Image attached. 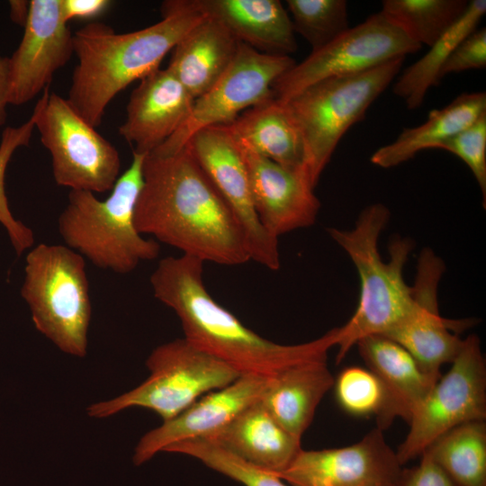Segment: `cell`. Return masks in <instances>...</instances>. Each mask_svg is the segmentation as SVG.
<instances>
[{
    "label": "cell",
    "mask_w": 486,
    "mask_h": 486,
    "mask_svg": "<svg viewBox=\"0 0 486 486\" xmlns=\"http://www.w3.org/2000/svg\"><path fill=\"white\" fill-rule=\"evenodd\" d=\"M339 405L356 416L378 415L384 403L381 382L369 370L358 366L345 368L334 382Z\"/></svg>",
    "instance_id": "obj_32"
},
{
    "label": "cell",
    "mask_w": 486,
    "mask_h": 486,
    "mask_svg": "<svg viewBox=\"0 0 486 486\" xmlns=\"http://www.w3.org/2000/svg\"><path fill=\"white\" fill-rule=\"evenodd\" d=\"M34 129L35 118L32 113L22 125L5 127L0 140V223L6 230L18 256L32 248L34 235L29 227L14 217L10 210L4 187L5 172L15 150L29 145Z\"/></svg>",
    "instance_id": "obj_31"
},
{
    "label": "cell",
    "mask_w": 486,
    "mask_h": 486,
    "mask_svg": "<svg viewBox=\"0 0 486 486\" xmlns=\"http://www.w3.org/2000/svg\"><path fill=\"white\" fill-rule=\"evenodd\" d=\"M334 382L327 359L302 362L268 377L259 400L281 427L302 440Z\"/></svg>",
    "instance_id": "obj_23"
},
{
    "label": "cell",
    "mask_w": 486,
    "mask_h": 486,
    "mask_svg": "<svg viewBox=\"0 0 486 486\" xmlns=\"http://www.w3.org/2000/svg\"><path fill=\"white\" fill-rule=\"evenodd\" d=\"M485 13V0L469 1L462 17L430 46L422 58L403 71L392 90L404 99L409 109L414 110L422 104L428 90L441 80V69L450 54L475 31Z\"/></svg>",
    "instance_id": "obj_27"
},
{
    "label": "cell",
    "mask_w": 486,
    "mask_h": 486,
    "mask_svg": "<svg viewBox=\"0 0 486 486\" xmlns=\"http://www.w3.org/2000/svg\"><path fill=\"white\" fill-rule=\"evenodd\" d=\"M294 32L315 51L346 32L348 26L345 0H287Z\"/></svg>",
    "instance_id": "obj_30"
},
{
    "label": "cell",
    "mask_w": 486,
    "mask_h": 486,
    "mask_svg": "<svg viewBox=\"0 0 486 486\" xmlns=\"http://www.w3.org/2000/svg\"><path fill=\"white\" fill-rule=\"evenodd\" d=\"M134 223L140 234L203 263L250 260L245 235L189 147L145 156Z\"/></svg>",
    "instance_id": "obj_1"
},
{
    "label": "cell",
    "mask_w": 486,
    "mask_h": 486,
    "mask_svg": "<svg viewBox=\"0 0 486 486\" xmlns=\"http://www.w3.org/2000/svg\"><path fill=\"white\" fill-rule=\"evenodd\" d=\"M60 0H32L22 38L9 62L8 103L22 105L49 87L74 54Z\"/></svg>",
    "instance_id": "obj_16"
},
{
    "label": "cell",
    "mask_w": 486,
    "mask_h": 486,
    "mask_svg": "<svg viewBox=\"0 0 486 486\" xmlns=\"http://www.w3.org/2000/svg\"><path fill=\"white\" fill-rule=\"evenodd\" d=\"M390 216L384 204L374 203L360 212L354 228L328 229L330 238L353 262L360 281L356 311L345 325L338 328L337 363L360 338L386 334L413 307L412 287L403 277L413 242L407 238L395 237L389 247L390 259L384 261L379 253V237Z\"/></svg>",
    "instance_id": "obj_4"
},
{
    "label": "cell",
    "mask_w": 486,
    "mask_h": 486,
    "mask_svg": "<svg viewBox=\"0 0 486 486\" xmlns=\"http://www.w3.org/2000/svg\"><path fill=\"white\" fill-rule=\"evenodd\" d=\"M9 88V62L8 58L0 57V128L6 122V107L8 103Z\"/></svg>",
    "instance_id": "obj_37"
},
{
    "label": "cell",
    "mask_w": 486,
    "mask_h": 486,
    "mask_svg": "<svg viewBox=\"0 0 486 486\" xmlns=\"http://www.w3.org/2000/svg\"><path fill=\"white\" fill-rule=\"evenodd\" d=\"M420 456L418 465L402 469L396 486H456L427 454Z\"/></svg>",
    "instance_id": "obj_35"
},
{
    "label": "cell",
    "mask_w": 486,
    "mask_h": 486,
    "mask_svg": "<svg viewBox=\"0 0 486 486\" xmlns=\"http://www.w3.org/2000/svg\"><path fill=\"white\" fill-rule=\"evenodd\" d=\"M194 99L167 68H158L140 80L131 92L119 134L148 155L173 136L191 115Z\"/></svg>",
    "instance_id": "obj_19"
},
{
    "label": "cell",
    "mask_w": 486,
    "mask_h": 486,
    "mask_svg": "<svg viewBox=\"0 0 486 486\" xmlns=\"http://www.w3.org/2000/svg\"><path fill=\"white\" fill-rule=\"evenodd\" d=\"M268 377L241 374L230 384L208 392L175 418L147 432L135 447L133 463L140 465L180 441L205 437L224 427L259 400Z\"/></svg>",
    "instance_id": "obj_18"
},
{
    "label": "cell",
    "mask_w": 486,
    "mask_h": 486,
    "mask_svg": "<svg viewBox=\"0 0 486 486\" xmlns=\"http://www.w3.org/2000/svg\"><path fill=\"white\" fill-rule=\"evenodd\" d=\"M436 148L462 159L472 171L486 200V112L471 125L441 142Z\"/></svg>",
    "instance_id": "obj_33"
},
{
    "label": "cell",
    "mask_w": 486,
    "mask_h": 486,
    "mask_svg": "<svg viewBox=\"0 0 486 486\" xmlns=\"http://www.w3.org/2000/svg\"><path fill=\"white\" fill-rule=\"evenodd\" d=\"M421 47L378 12L311 51L274 81L272 93L274 98L286 102L317 82L368 70L415 53Z\"/></svg>",
    "instance_id": "obj_11"
},
{
    "label": "cell",
    "mask_w": 486,
    "mask_h": 486,
    "mask_svg": "<svg viewBox=\"0 0 486 486\" xmlns=\"http://www.w3.org/2000/svg\"><path fill=\"white\" fill-rule=\"evenodd\" d=\"M356 345L384 391V403L376 416L377 428L383 431L396 418L409 423L439 377L423 370L403 346L383 335L364 337Z\"/></svg>",
    "instance_id": "obj_20"
},
{
    "label": "cell",
    "mask_w": 486,
    "mask_h": 486,
    "mask_svg": "<svg viewBox=\"0 0 486 486\" xmlns=\"http://www.w3.org/2000/svg\"><path fill=\"white\" fill-rule=\"evenodd\" d=\"M295 64L290 56L265 54L240 42L229 68L194 100L187 121L154 151H176L197 130L231 123L243 112L272 96L274 81Z\"/></svg>",
    "instance_id": "obj_12"
},
{
    "label": "cell",
    "mask_w": 486,
    "mask_h": 486,
    "mask_svg": "<svg viewBox=\"0 0 486 486\" xmlns=\"http://www.w3.org/2000/svg\"><path fill=\"white\" fill-rule=\"evenodd\" d=\"M405 57L368 70L317 82L284 102L302 137L313 188L347 130L400 73Z\"/></svg>",
    "instance_id": "obj_7"
},
{
    "label": "cell",
    "mask_w": 486,
    "mask_h": 486,
    "mask_svg": "<svg viewBox=\"0 0 486 486\" xmlns=\"http://www.w3.org/2000/svg\"><path fill=\"white\" fill-rule=\"evenodd\" d=\"M32 113L40 141L51 157L56 184L70 190L102 194L120 176L116 148L70 105L46 88Z\"/></svg>",
    "instance_id": "obj_9"
},
{
    "label": "cell",
    "mask_w": 486,
    "mask_h": 486,
    "mask_svg": "<svg viewBox=\"0 0 486 486\" xmlns=\"http://www.w3.org/2000/svg\"><path fill=\"white\" fill-rule=\"evenodd\" d=\"M239 43L223 23L204 14L172 50L166 68L195 100L229 68Z\"/></svg>",
    "instance_id": "obj_24"
},
{
    "label": "cell",
    "mask_w": 486,
    "mask_h": 486,
    "mask_svg": "<svg viewBox=\"0 0 486 486\" xmlns=\"http://www.w3.org/2000/svg\"><path fill=\"white\" fill-rule=\"evenodd\" d=\"M203 262L181 255L162 258L150 275L154 296L179 318L184 338L240 374L266 377L292 364L327 359L338 328L309 342L283 345L247 328L220 305L203 283Z\"/></svg>",
    "instance_id": "obj_2"
},
{
    "label": "cell",
    "mask_w": 486,
    "mask_h": 486,
    "mask_svg": "<svg viewBox=\"0 0 486 486\" xmlns=\"http://www.w3.org/2000/svg\"><path fill=\"white\" fill-rule=\"evenodd\" d=\"M202 14L223 23L237 40L270 55L297 50L291 17L278 0H192Z\"/></svg>",
    "instance_id": "obj_22"
},
{
    "label": "cell",
    "mask_w": 486,
    "mask_h": 486,
    "mask_svg": "<svg viewBox=\"0 0 486 486\" xmlns=\"http://www.w3.org/2000/svg\"><path fill=\"white\" fill-rule=\"evenodd\" d=\"M448 372L440 376L412 414L406 438L395 452L401 465L420 456L452 428L486 418V364L476 335L463 339Z\"/></svg>",
    "instance_id": "obj_10"
},
{
    "label": "cell",
    "mask_w": 486,
    "mask_h": 486,
    "mask_svg": "<svg viewBox=\"0 0 486 486\" xmlns=\"http://www.w3.org/2000/svg\"><path fill=\"white\" fill-rule=\"evenodd\" d=\"M9 5L11 19L24 26L29 14L30 1H10Z\"/></svg>",
    "instance_id": "obj_38"
},
{
    "label": "cell",
    "mask_w": 486,
    "mask_h": 486,
    "mask_svg": "<svg viewBox=\"0 0 486 486\" xmlns=\"http://www.w3.org/2000/svg\"><path fill=\"white\" fill-rule=\"evenodd\" d=\"M423 453L456 486H486L485 420L471 421L452 428L433 441Z\"/></svg>",
    "instance_id": "obj_28"
},
{
    "label": "cell",
    "mask_w": 486,
    "mask_h": 486,
    "mask_svg": "<svg viewBox=\"0 0 486 486\" xmlns=\"http://www.w3.org/2000/svg\"><path fill=\"white\" fill-rule=\"evenodd\" d=\"M238 144L248 170L254 206L266 230L279 238L287 232L312 226L320 202L307 177Z\"/></svg>",
    "instance_id": "obj_17"
},
{
    "label": "cell",
    "mask_w": 486,
    "mask_h": 486,
    "mask_svg": "<svg viewBox=\"0 0 486 486\" xmlns=\"http://www.w3.org/2000/svg\"><path fill=\"white\" fill-rule=\"evenodd\" d=\"M203 438L245 462L274 473L285 470L302 449V440L281 427L260 400Z\"/></svg>",
    "instance_id": "obj_21"
},
{
    "label": "cell",
    "mask_w": 486,
    "mask_h": 486,
    "mask_svg": "<svg viewBox=\"0 0 486 486\" xmlns=\"http://www.w3.org/2000/svg\"><path fill=\"white\" fill-rule=\"evenodd\" d=\"M162 19L141 30L117 33L90 22L73 34L77 65L67 100L94 127L100 125L110 102L135 80L159 68L165 56L204 16L192 0H168Z\"/></svg>",
    "instance_id": "obj_3"
},
{
    "label": "cell",
    "mask_w": 486,
    "mask_h": 486,
    "mask_svg": "<svg viewBox=\"0 0 486 486\" xmlns=\"http://www.w3.org/2000/svg\"><path fill=\"white\" fill-rule=\"evenodd\" d=\"M484 112L485 92L464 93L444 108L430 111L425 123L404 129L394 141L378 148L371 162L383 168L396 166L421 150L436 148Z\"/></svg>",
    "instance_id": "obj_26"
},
{
    "label": "cell",
    "mask_w": 486,
    "mask_h": 486,
    "mask_svg": "<svg viewBox=\"0 0 486 486\" xmlns=\"http://www.w3.org/2000/svg\"><path fill=\"white\" fill-rule=\"evenodd\" d=\"M111 5L108 0H60L63 19L68 23L75 19H92L104 13Z\"/></svg>",
    "instance_id": "obj_36"
},
{
    "label": "cell",
    "mask_w": 486,
    "mask_h": 486,
    "mask_svg": "<svg viewBox=\"0 0 486 486\" xmlns=\"http://www.w3.org/2000/svg\"><path fill=\"white\" fill-rule=\"evenodd\" d=\"M145 156L132 153L130 166L104 200L92 192L70 190L58 216V230L66 246L99 268L128 274L159 255V243L144 238L134 223Z\"/></svg>",
    "instance_id": "obj_5"
},
{
    "label": "cell",
    "mask_w": 486,
    "mask_h": 486,
    "mask_svg": "<svg viewBox=\"0 0 486 486\" xmlns=\"http://www.w3.org/2000/svg\"><path fill=\"white\" fill-rule=\"evenodd\" d=\"M21 295L40 333L68 355H86L92 305L81 255L62 245L31 248Z\"/></svg>",
    "instance_id": "obj_6"
},
{
    "label": "cell",
    "mask_w": 486,
    "mask_h": 486,
    "mask_svg": "<svg viewBox=\"0 0 486 486\" xmlns=\"http://www.w3.org/2000/svg\"><path fill=\"white\" fill-rule=\"evenodd\" d=\"M186 144L240 225L250 260L272 271L278 270L279 240L260 222L239 146L228 126L201 129Z\"/></svg>",
    "instance_id": "obj_13"
},
{
    "label": "cell",
    "mask_w": 486,
    "mask_h": 486,
    "mask_svg": "<svg viewBox=\"0 0 486 486\" xmlns=\"http://www.w3.org/2000/svg\"><path fill=\"white\" fill-rule=\"evenodd\" d=\"M402 466L377 428L347 446L302 449L275 474L291 486H396Z\"/></svg>",
    "instance_id": "obj_15"
},
{
    "label": "cell",
    "mask_w": 486,
    "mask_h": 486,
    "mask_svg": "<svg viewBox=\"0 0 486 486\" xmlns=\"http://www.w3.org/2000/svg\"><path fill=\"white\" fill-rule=\"evenodd\" d=\"M227 126L238 142L254 152L307 177L302 137L284 102L272 95Z\"/></svg>",
    "instance_id": "obj_25"
},
{
    "label": "cell",
    "mask_w": 486,
    "mask_h": 486,
    "mask_svg": "<svg viewBox=\"0 0 486 486\" xmlns=\"http://www.w3.org/2000/svg\"><path fill=\"white\" fill-rule=\"evenodd\" d=\"M444 262L431 249H423L412 287L410 313L383 336L403 346L427 373L440 377L444 364L458 355L463 339L452 331L468 327L469 320H450L439 313L437 288Z\"/></svg>",
    "instance_id": "obj_14"
},
{
    "label": "cell",
    "mask_w": 486,
    "mask_h": 486,
    "mask_svg": "<svg viewBox=\"0 0 486 486\" xmlns=\"http://www.w3.org/2000/svg\"><path fill=\"white\" fill-rule=\"evenodd\" d=\"M486 68V29L473 31L453 50L444 64L440 78L451 73Z\"/></svg>",
    "instance_id": "obj_34"
},
{
    "label": "cell",
    "mask_w": 486,
    "mask_h": 486,
    "mask_svg": "<svg viewBox=\"0 0 486 486\" xmlns=\"http://www.w3.org/2000/svg\"><path fill=\"white\" fill-rule=\"evenodd\" d=\"M146 364L150 374L140 385L112 400L92 404L87 414L103 418L141 407L166 421L204 394L230 384L241 375L184 338L157 346Z\"/></svg>",
    "instance_id": "obj_8"
},
{
    "label": "cell",
    "mask_w": 486,
    "mask_h": 486,
    "mask_svg": "<svg viewBox=\"0 0 486 486\" xmlns=\"http://www.w3.org/2000/svg\"><path fill=\"white\" fill-rule=\"evenodd\" d=\"M468 5L466 0H384L380 12L410 40L430 47Z\"/></svg>",
    "instance_id": "obj_29"
}]
</instances>
